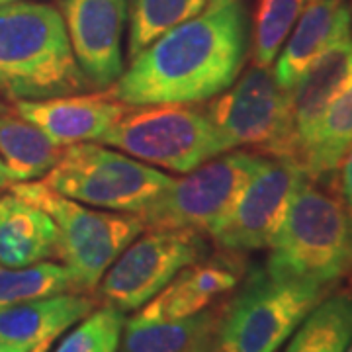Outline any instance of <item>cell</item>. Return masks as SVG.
Listing matches in <instances>:
<instances>
[{
  "label": "cell",
  "instance_id": "83f0119b",
  "mask_svg": "<svg viewBox=\"0 0 352 352\" xmlns=\"http://www.w3.org/2000/svg\"><path fill=\"white\" fill-rule=\"evenodd\" d=\"M12 184H16V180H14L10 168L6 166V163H4V159L0 157V190L10 188Z\"/></svg>",
  "mask_w": 352,
  "mask_h": 352
},
{
  "label": "cell",
  "instance_id": "9c48e42d",
  "mask_svg": "<svg viewBox=\"0 0 352 352\" xmlns=\"http://www.w3.org/2000/svg\"><path fill=\"white\" fill-rule=\"evenodd\" d=\"M206 113L229 149L254 147L268 157L298 163L288 90H282L268 67L252 65L239 80L212 98Z\"/></svg>",
  "mask_w": 352,
  "mask_h": 352
},
{
  "label": "cell",
  "instance_id": "30bf717a",
  "mask_svg": "<svg viewBox=\"0 0 352 352\" xmlns=\"http://www.w3.org/2000/svg\"><path fill=\"white\" fill-rule=\"evenodd\" d=\"M208 252L204 233L194 229H149L127 245L100 280L108 305L133 311L157 296L173 278Z\"/></svg>",
  "mask_w": 352,
  "mask_h": 352
},
{
  "label": "cell",
  "instance_id": "1f68e13d",
  "mask_svg": "<svg viewBox=\"0 0 352 352\" xmlns=\"http://www.w3.org/2000/svg\"><path fill=\"white\" fill-rule=\"evenodd\" d=\"M344 352H352V339H351V342H349V346H346V351Z\"/></svg>",
  "mask_w": 352,
  "mask_h": 352
},
{
  "label": "cell",
  "instance_id": "3957f363",
  "mask_svg": "<svg viewBox=\"0 0 352 352\" xmlns=\"http://www.w3.org/2000/svg\"><path fill=\"white\" fill-rule=\"evenodd\" d=\"M266 270L333 288L352 272V217L339 192L305 178L268 245Z\"/></svg>",
  "mask_w": 352,
  "mask_h": 352
},
{
  "label": "cell",
  "instance_id": "603a6c76",
  "mask_svg": "<svg viewBox=\"0 0 352 352\" xmlns=\"http://www.w3.org/2000/svg\"><path fill=\"white\" fill-rule=\"evenodd\" d=\"M65 292H80L65 264L41 261L22 268H8L0 264V307Z\"/></svg>",
  "mask_w": 352,
  "mask_h": 352
},
{
  "label": "cell",
  "instance_id": "f1b7e54d",
  "mask_svg": "<svg viewBox=\"0 0 352 352\" xmlns=\"http://www.w3.org/2000/svg\"><path fill=\"white\" fill-rule=\"evenodd\" d=\"M0 352H28V351L20 349V346H14V344H8V342H4V340H0Z\"/></svg>",
  "mask_w": 352,
  "mask_h": 352
},
{
  "label": "cell",
  "instance_id": "d6a6232c",
  "mask_svg": "<svg viewBox=\"0 0 352 352\" xmlns=\"http://www.w3.org/2000/svg\"><path fill=\"white\" fill-rule=\"evenodd\" d=\"M4 112V106H2V102H0V113Z\"/></svg>",
  "mask_w": 352,
  "mask_h": 352
},
{
  "label": "cell",
  "instance_id": "f546056e",
  "mask_svg": "<svg viewBox=\"0 0 352 352\" xmlns=\"http://www.w3.org/2000/svg\"><path fill=\"white\" fill-rule=\"evenodd\" d=\"M51 342H43V344H39V346H36V349H32L30 352H47L50 351Z\"/></svg>",
  "mask_w": 352,
  "mask_h": 352
},
{
  "label": "cell",
  "instance_id": "6da1fadb",
  "mask_svg": "<svg viewBox=\"0 0 352 352\" xmlns=\"http://www.w3.org/2000/svg\"><path fill=\"white\" fill-rule=\"evenodd\" d=\"M247 50L243 0H210L204 10L151 41L104 92L126 106L198 104L239 76Z\"/></svg>",
  "mask_w": 352,
  "mask_h": 352
},
{
  "label": "cell",
  "instance_id": "d6986e66",
  "mask_svg": "<svg viewBox=\"0 0 352 352\" xmlns=\"http://www.w3.org/2000/svg\"><path fill=\"white\" fill-rule=\"evenodd\" d=\"M219 323L217 311L184 317L147 321L131 317L126 323L122 352H194L214 349L215 331Z\"/></svg>",
  "mask_w": 352,
  "mask_h": 352
},
{
  "label": "cell",
  "instance_id": "277c9868",
  "mask_svg": "<svg viewBox=\"0 0 352 352\" xmlns=\"http://www.w3.org/2000/svg\"><path fill=\"white\" fill-rule=\"evenodd\" d=\"M329 292L311 280L254 268L219 317L214 352H278Z\"/></svg>",
  "mask_w": 352,
  "mask_h": 352
},
{
  "label": "cell",
  "instance_id": "5b68a950",
  "mask_svg": "<svg viewBox=\"0 0 352 352\" xmlns=\"http://www.w3.org/2000/svg\"><path fill=\"white\" fill-rule=\"evenodd\" d=\"M100 143L182 175L231 151L206 108L192 104L129 106Z\"/></svg>",
  "mask_w": 352,
  "mask_h": 352
},
{
  "label": "cell",
  "instance_id": "4dcf8cb0",
  "mask_svg": "<svg viewBox=\"0 0 352 352\" xmlns=\"http://www.w3.org/2000/svg\"><path fill=\"white\" fill-rule=\"evenodd\" d=\"M12 2H20V0H0V6H4V4H12Z\"/></svg>",
  "mask_w": 352,
  "mask_h": 352
},
{
  "label": "cell",
  "instance_id": "d4e9b609",
  "mask_svg": "<svg viewBox=\"0 0 352 352\" xmlns=\"http://www.w3.org/2000/svg\"><path fill=\"white\" fill-rule=\"evenodd\" d=\"M305 0H258L254 16L252 61L270 67L302 14Z\"/></svg>",
  "mask_w": 352,
  "mask_h": 352
},
{
  "label": "cell",
  "instance_id": "44dd1931",
  "mask_svg": "<svg viewBox=\"0 0 352 352\" xmlns=\"http://www.w3.org/2000/svg\"><path fill=\"white\" fill-rule=\"evenodd\" d=\"M352 147V80L331 102L300 155V166L307 178L325 180L339 170Z\"/></svg>",
  "mask_w": 352,
  "mask_h": 352
},
{
  "label": "cell",
  "instance_id": "8992f818",
  "mask_svg": "<svg viewBox=\"0 0 352 352\" xmlns=\"http://www.w3.org/2000/svg\"><path fill=\"white\" fill-rule=\"evenodd\" d=\"M25 201L41 208L59 229V261L69 268L78 289H94L110 264L122 254L145 226L138 214L90 210L65 198L43 180L10 186Z\"/></svg>",
  "mask_w": 352,
  "mask_h": 352
},
{
  "label": "cell",
  "instance_id": "5bb4252c",
  "mask_svg": "<svg viewBox=\"0 0 352 352\" xmlns=\"http://www.w3.org/2000/svg\"><path fill=\"white\" fill-rule=\"evenodd\" d=\"M352 80V38L340 39L335 45L325 50L314 63L309 65L298 82L288 90L289 113L300 155L314 129L331 106Z\"/></svg>",
  "mask_w": 352,
  "mask_h": 352
},
{
  "label": "cell",
  "instance_id": "7c38bea8",
  "mask_svg": "<svg viewBox=\"0 0 352 352\" xmlns=\"http://www.w3.org/2000/svg\"><path fill=\"white\" fill-rule=\"evenodd\" d=\"M127 6L129 0H63L71 50L94 90L110 88L124 73Z\"/></svg>",
  "mask_w": 352,
  "mask_h": 352
},
{
  "label": "cell",
  "instance_id": "ac0fdd59",
  "mask_svg": "<svg viewBox=\"0 0 352 352\" xmlns=\"http://www.w3.org/2000/svg\"><path fill=\"white\" fill-rule=\"evenodd\" d=\"M59 258V229L41 208L18 194L0 196V264L22 268Z\"/></svg>",
  "mask_w": 352,
  "mask_h": 352
},
{
  "label": "cell",
  "instance_id": "7a4b0ae2",
  "mask_svg": "<svg viewBox=\"0 0 352 352\" xmlns=\"http://www.w3.org/2000/svg\"><path fill=\"white\" fill-rule=\"evenodd\" d=\"M90 88L71 50L63 14L32 0L0 6V92L16 102Z\"/></svg>",
  "mask_w": 352,
  "mask_h": 352
},
{
  "label": "cell",
  "instance_id": "9a60e30c",
  "mask_svg": "<svg viewBox=\"0 0 352 352\" xmlns=\"http://www.w3.org/2000/svg\"><path fill=\"white\" fill-rule=\"evenodd\" d=\"M352 10L346 0H309L274 65V80L289 90L315 59L340 39L351 38Z\"/></svg>",
  "mask_w": 352,
  "mask_h": 352
},
{
  "label": "cell",
  "instance_id": "ba28073f",
  "mask_svg": "<svg viewBox=\"0 0 352 352\" xmlns=\"http://www.w3.org/2000/svg\"><path fill=\"white\" fill-rule=\"evenodd\" d=\"M263 153L226 151L159 192L139 217L147 229H194L210 233L239 201L247 182L261 166Z\"/></svg>",
  "mask_w": 352,
  "mask_h": 352
},
{
  "label": "cell",
  "instance_id": "484cf974",
  "mask_svg": "<svg viewBox=\"0 0 352 352\" xmlns=\"http://www.w3.org/2000/svg\"><path fill=\"white\" fill-rule=\"evenodd\" d=\"M124 311L106 305L80 319L55 352H116L124 331Z\"/></svg>",
  "mask_w": 352,
  "mask_h": 352
},
{
  "label": "cell",
  "instance_id": "52a82bcc",
  "mask_svg": "<svg viewBox=\"0 0 352 352\" xmlns=\"http://www.w3.org/2000/svg\"><path fill=\"white\" fill-rule=\"evenodd\" d=\"M43 182L57 194L85 206L139 214L173 182V176L118 149L76 143L65 147L63 157L45 175Z\"/></svg>",
  "mask_w": 352,
  "mask_h": 352
},
{
  "label": "cell",
  "instance_id": "2e32d148",
  "mask_svg": "<svg viewBox=\"0 0 352 352\" xmlns=\"http://www.w3.org/2000/svg\"><path fill=\"white\" fill-rule=\"evenodd\" d=\"M94 300L78 292H65L32 302L0 307V340L32 351L53 342L61 333L94 309Z\"/></svg>",
  "mask_w": 352,
  "mask_h": 352
},
{
  "label": "cell",
  "instance_id": "7402d4cb",
  "mask_svg": "<svg viewBox=\"0 0 352 352\" xmlns=\"http://www.w3.org/2000/svg\"><path fill=\"white\" fill-rule=\"evenodd\" d=\"M352 339V289L323 298L289 337L284 352H344Z\"/></svg>",
  "mask_w": 352,
  "mask_h": 352
},
{
  "label": "cell",
  "instance_id": "4316f807",
  "mask_svg": "<svg viewBox=\"0 0 352 352\" xmlns=\"http://www.w3.org/2000/svg\"><path fill=\"white\" fill-rule=\"evenodd\" d=\"M339 196L352 217V147L339 164Z\"/></svg>",
  "mask_w": 352,
  "mask_h": 352
},
{
  "label": "cell",
  "instance_id": "e0dca14e",
  "mask_svg": "<svg viewBox=\"0 0 352 352\" xmlns=\"http://www.w3.org/2000/svg\"><path fill=\"white\" fill-rule=\"evenodd\" d=\"M237 264L221 261L190 264L182 268L157 296H153L135 317L147 321L184 319L201 314L215 298L223 296L239 284Z\"/></svg>",
  "mask_w": 352,
  "mask_h": 352
},
{
  "label": "cell",
  "instance_id": "8fae6325",
  "mask_svg": "<svg viewBox=\"0 0 352 352\" xmlns=\"http://www.w3.org/2000/svg\"><path fill=\"white\" fill-rule=\"evenodd\" d=\"M305 178L296 161L264 155L231 214L212 231L215 243L227 252L266 249Z\"/></svg>",
  "mask_w": 352,
  "mask_h": 352
},
{
  "label": "cell",
  "instance_id": "4fadbf2b",
  "mask_svg": "<svg viewBox=\"0 0 352 352\" xmlns=\"http://www.w3.org/2000/svg\"><path fill=\"white\" fill-rule=\"evenodd\" d=\"M127 108L102 92L92 96L71 94L45 100H16L12 110L43 131L53 143L69 147L76 143H100Z\"/></svg>",
  "mask_w": 352,
  "mask_h": 352
},
{
  "label": "cell",
  "instance_id": "cb8c5ba5",
  "mask_svg": "<svg viewBox=\"0 0 352 352\" xmlns=\"http://www.w3.org/2000/svg\"><path fill=\"white\" fill-rule=\"evenodd\" d=\"M210 0H133L129 28V57H135L170 28L204 10Z\"/></svg>",
  "mask_w": 352,
  "mask_h": 352
},
{
  "label": "cell",
  "instance_id": "836d02e7",
  "mask_svg": "<svg viewBox=\"0 0 352 352\" xmlns=\"http://www.w3.org/2000/svg\"><path fill=\"white\" fill-rule=\"evenodd\" d=\"M351 10H352V6H351Z\"/></svg>",
  "mask_w": 352,
  "mask_h": 352
},
{
  "label": "cell",
  "instance_id": "ffe728a7",
  "mask_svg": "<svg viewBox=\"0 0 352 352\" xmlns=\"http://www.w3.org/2000/svg\"><path fill=\"white\" fill-rule=\"evenodd\" d=\"M65 147L14 112L0 113V157L10 168L16 184L32 182L50 173L63 157Z\"/></svg>",
  "mask_w": 352,
  "mask_h": 352
}]
</instances>
